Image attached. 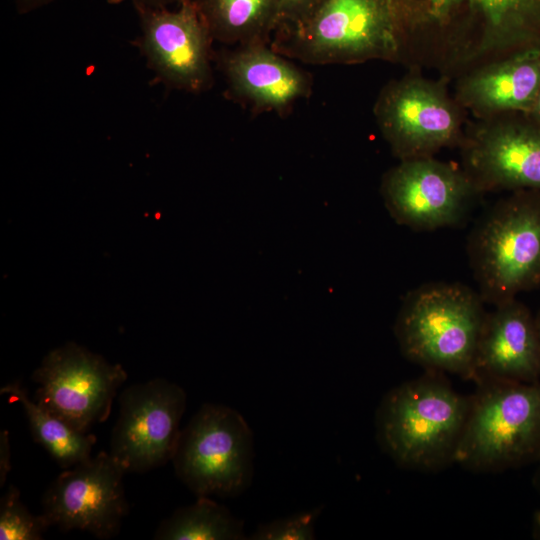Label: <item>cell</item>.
I'll return each mask as SVG.
<instances>
[{
  "label": "cell",
  "instance_id": "obj_1",
  "mask_svg": "<svg viewBox=\"0 0 540 540\" xmlns=\"http://www.w3.org/2000/svg\"><path fill=\"white\" fill-rule=\"evenodd\" d=\"M438 23L430 0H320L270 46L306 64L400 61L413 38Z\"/></svg>",
  "mask_w": 540,
  "mask_h": 540
},
{
  "label": "cell",
  "instance_id": "obj_2",
  "mask_svg": "<svg viewBox=\"0 0 540 540\" xmlns=\"http://www.w3.org/2000/svg\"><path fill=\"white\" fill-rule=\"evenodd\" d=\"M440 371L427 370L390 390L375 417L382 450L399 466L434 470L454 462L470 407Z\"/></svg>",
  "mask_w": 540,
  "mask_h": 540
},
{
  "label": "cell",
  "instance_id": "obj_3",
  "mask_svg": "<svg viewBox=\"0 0 540 540\" xmlns=\"http://www.w3.org/2000/svg\"><path fill=\"white\" fill-rule=\"evenodd\" d=\"M486 313L480 294L466 285L424 284L404 298L395 336L410 361L471 379Z\"/></svg>",
  "mask_w": 540,
  "mask_h": 540
},
{
  "label": "cell",
  "instance_id": "obj_4",
  "mask_svg": "<svg viewBox=\"0 0 540 540\" xmlns=\"http://www.w3.org/2000/svg\"><path fill=\"white\" fill-rule=\"evenodd\" d=\"M467 251L484 303L496 306L540 287V191L499 200L472 230Z\"/></svg>",
  "mask_w": 540,
  "mask_h": 540
},
{
  "label": "cell",
  "instance_id": "obj_5",
  "mask_svg": "<svg viewBox=\"0 0 540 540\" xmlns=\"http://www.w3.org/2000/svg\"><path fill=\"white\" fill-rule=\"evenodd\" d=\"M454 463L480 471L518 467L540 459V381L481 380Z\"/></svg>",
  "mask_w": 540,
  "mask_h": 540
},
{
  "label": "cell",
  "instance_id": "obj_6",
  "mask_svg": "<svg viewBox=\"0 0 540 540\" xmlns=\"http://www.w3.org/2000/svg\"><path fill=\"white\" fill-rule=\"evenodd\" d=\"M253 433L236 410L206 403L181 430L172 462L198 497L241 495L253 478Z\"/></svg>",
  "mask_w": 540,
  "mask_h": 540
},
{
  "label": "cell",
  "instance_id": "obj_7",
  "mask_svg": "<svg viewBox=\"0 0 540 540\" xmlns=\"http://www.w3.org/2000/svg\"><path fill=\"white\" fill-rule=\"evenodd\" d=\"M465 112L445 81L415 73L384 85L373 107L379 131L399 161L460 147Z\"/></svg>",
  "mask_w": 540,
  "mask_h": 540
},
{
  "label": "cell",
  "instance_id": "obj_8",
  "mask_svg": "<svg viewBox=\"0 0 540 540\" xmlns=\"http://www.w3.org/2000/svg\"><path fill=\"white\" fill-rule=\"evenodd\" d=\"M380 192L392 218L419 231L455 226L481 195L462 166L434 157L400 160L383 174Z\"/></svg>",
  "mask_w": 540,
  "mask_h": 540
},
{
  "label": "cell",
  "instance_id": "obj_9",
  "mask_svg": "<svg viewBox=\"0 0 540 540\" xmlns=\"http://www.w3.org/2000/svg\"><path fill=\"white\" fill-rule=\"evenodd\" d=\"M36 402L74 429L105 421L127 373L75 343L50 351L34 371Z\"/></svg>",
  "mask_w": 540,
  "mask_h": 540
},
{
  "label": "cell",
  "instance_id": "obj_10",
  "mask_svg": "<svg viewBox=\"0 0 540 540\" xmlns=\"http://www.w3.org/2000/svg\"><path fill=\"white\" fill-rule=\"evenodd\" d=\"M462 167L483 194L540 191V125L525 113L476 119L465 126Z\"/></svg>",
  "mask_w": 540,
  "mask_h": 540
},
{
  "label": "cell",
  "instance_id": "obj_11",
  "mask_svg": "<svg viewBox=\"0 0 540 540\" xmlns=\"http://www.w3.org/2000/svg\"><path fill=\"white\" fill-rule=\"evenodd\" d=\"M186 401L182 387L162 378L122 391L109 453L125 472H145L172 461Z\"/></svg>",
  "mask_w": 540,
  "mask_h": 540
},
{
  "label": "cell",
  "instance_id": "obj_12",
  "mask_svg": "<svg viewBox=\"0 0 540 540\" xmlns=\"http://www.w3.org/2000/svg\"><path fill=\"white\" fill-rule=\"evenodd\" d=\"M124 473L110 453L100 452L53 481L41 514L62 531H87L100 539L116 536L128 512Z\"/></svg>",
  "mask_w": 540,
  "mask_h": 540
},
{
  "label": "cell",
  "instance_id": "obj_13",
  "mask_svg": "<svg viewBox=\"0 0 540 540\" xmlns=\"http://www.w3.org/2000/svg\"><path fill=\"white\" fill-rule=\"evenodd\" d=\"M140 49L148 66L168 86L188 93H202L213 85L208 25L198 5L182 0L175 8L137 11Z\"/></svg>",
  "mask_w": 540,
  "mask_h": 540
},
{
  "label": "cell",
  "instance_id": "obj_14",
  "mask_svg": "<svg viewBox=\"0 0 540 540\" xmlns=\"http://www.w3.org/2000/svg\"><path fill=\"white\" fill-rule=\"evenodd\" d=\"M229 95L255 113L286 114L312 91V77L270 44L240 45L223 55Z\"/></svg>",
  "mask_w": 540,
  "mask_h": 540
},
{
  "label": "cell",
  "instance_id": "obj_15",
  "mask_svg": "<svg viewBox=\"0 0 540 540\" xmlns=\"http://www.w3.org/2000/svg\"><path fill=\"white\" fill-rule=\"evenodd\" d=\"M471 380L540 381V347L535 316L517 298L487 312Z\"/></svg>",
  "mask_w": 540,
  "mask_h": 540
},
{
  "label": "cell",
  "instance_id": "obj_16",
  "mask_svg": "<svg viewBox=\"0 0 540 540\" xmlns=\"http://www.w3.org/2000/svg\"><path fill=\"white\" fill-rule=\"evenodd\" d=\"M540 91V48L520 50L468 71L455 99L476 119L527 113Z\"/></svg>",
  "mask_w": 540,
  "mask_h": 540
},
{
  "label": "cell",
  "instance_id": "obj_17",
  "mask_svg": "<svg viewBox=\"0 0 540 540\" xmlns=\"http://www.w3.org/2000/svg\"><path fill=\"white\" fill-rule=\"evenodd\" d=\"M213 40L223 44H270L281 0H195Z\"/></svg>",
  "mask_w": 540,
  "mask_h": 540
},
{
  "label": "cell",
  "instance_id": "obj_18",
  "mask_svg": "<svg viewBox=\"0 0 540 540\" xmlns=\"http://www.w3.org/2000/svg\"><path fill=\"white\" fill-rule=\"evenodd\" d=\"M10 402L23 406L34 440L42 445L64 469L76 466L92 457L96 438L74 429L61 418L32 401L19 383H10L1 388Z\"/></svg>",
  "mask_w": 540,
  "mask_h": 540
},
{
  "label": "cell",
  "instance_id": "obj_19",
  "mask_svg": "<svg viewBox=\"0 0 540 540\" xmlns=\"http://www.w3.org/2000/svg\"><path fill=\"white\" fill-rule=\"evenodd\" d=\"M244 522L208 496L175 510L158 526V540H241Z\"/></svg>",
  "mask_w": 540,
  "mask_h": 540
},
{
  "label": "cell",
  "instance_id": "obj_20",
  "mask_svg": "<svg viewBox=\"0 0 540 540\" xmlns=\"http://www.w3.org/2000/svg\"><path fill=\"white\" fill-rule=\"evenodd\" d=\"M49 524L42 514L33 515L20 498V491L10 485L0 501L1 540H40Z\"/></svg>",
  "mask_w": 540,
  "mask_h": 540
},
{
  "label": "cell",
  "instance_id": "obj_21",
  "mask_svg": "<svg viewBox=\"0 0 540 540\" xmlns=\"http://www.w3.org/2000/svg\"><path fill=\"white\" fill-rule=\"evenodd\" d=\"M322 507L260 524L247 539L311 540L315 539L314 522Z\"/></svg>",
  "mask_w": 540,
  "mask_h": 540
},
{
  "label": "cell",
  "instance_id": "obj_22",
  "mask_svg": "<svg viewBox=\"0 0 540 540\" xmlns=\"http://www.w3.org/2000/svg\"><path fill=\"white\" fill-rule=\"evenodd\" d=\"M319 1L320 0H281L275 31L289 27L303 19Z\"/></svg>",
  "mask_w": 540,
  "mask_h": 540
},
{
  "label": "cell",
  "instance_id": "obj_23",
  "mask_svg": "<svg viewBox=\"0 0 540 540\" xmlns=\"http://www.w3.org/2000/svg\"><path fill=\"white\" fill-rule=\"evenodd\" d=\"M11 470V452L8 441V432L1 431L0 434V483L1 486L6 480L7 474Z\"/></svg>",
  "mask_w": 540,
  "mask_h": 540
},
{
  "label": "cell",
  "instance_id": "obj_24",
  "mask_svg": "<svg viewBox=\"0 0 540 540\" xmlns=\"http://www.w3.org/2000/svg\"><path fill=\"white\" fill-rule=\"evenodd\" d=\"M109 3L118 4L124 1L131 2L137 11L146 9H163L171 5L178 6L182 0H107Z\"/></svg>",
  "mask_w": 540,
  "mask_h": 540
},
{
  "label": "cell",
  "instance_id": "obj_25",
  "mask_svg": "<svg viewBox=\"0 0 540 540\" xmlns=\"http://www.w3.org/2000/svg\"><path fill=\"white\" fill-rule=\"evenodd\" d=\"M19 12H30L55 0H14Z\"/></svg>",
  "mask_w": 540,
  "mask_h": 540
},
{
  "label": "cell",
  "instance_id": "obj_26",
  "mask_svg": "<svg viewBox=\"0 0 540 540\" xmlns=\"http://www.w3.org/2000/svg\"><path fill=\"white\" fill-rule=\"evenodd\" d=\"M525 114L540 125V91L538 92L531 108Z\"/></svg>",
  "mask_w": 540,
  "mask_h": 540
},
{
  "label": "cell",
  "instance_id": "obj_27",
  "mask_svg": "<svg viewBox=\"0 0 540 540\" xmlns=\"http://www.w3.org/2000/svg\"><path fill=\"white\" fill-rule=\"evenodd\" d=\"M534 531H535V536L537 538H540V511H537L535 513V518H534Z\"/></svg>",
  "mask_w": 540,
  "mask_h": 540
},
{
  "label": "cell",
  "instance_id": "obj_28",
  "mask_svg": "<svg viewBox=\"0 0 540 540\" xmlns=\"http://www.w3.org/2000/svg\"><path fill=\"white\" fill-rule=\"evenodd\" d=\"M535 323H536V329H537L539 347H540V309H539L537 315L535 316Z\"/></svg>",
  "mask_w": 540,
  "mask_h": 540
},
{
  "label": "cell",
  "instance_id": "obj_29",
  "mask_svg": "<svg viewBox=\"0 0 540 540\" xmlns=\"http://www.w3.org/2000/svg\"><path fill=\"white\" fill-rule=\"evenodd\" d=\"M539 462H540V459H539ZM535 480H536V485H537L538 489L540 490V466H539V469L537 471V475H536Z\"/></svg>",
  "mask_w": 540,
  "mask_h": 540
},
{
  "label": "cell",
  "instance_id": "obj_30",
  "mask_svg": "<svg viewBox=\"0 0 540 540\" xmlns=\"http://www.w3.org/2000/svg\"><path fill=\"white\" fill-rule=\"evenodd\" d=\"M192 1H195V0H192Z\"/></svg>",
  "mask_w": 540,
  "mask_h": 540
}]
</instances>
